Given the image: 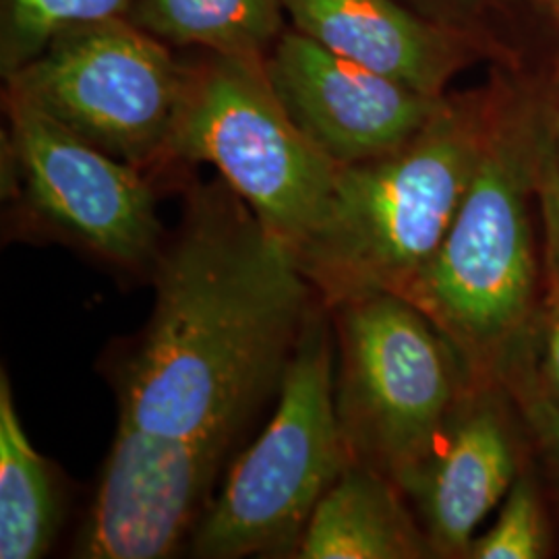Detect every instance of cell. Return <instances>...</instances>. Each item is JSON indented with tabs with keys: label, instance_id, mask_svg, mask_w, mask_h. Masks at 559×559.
<instances>
[{
	"label": "cell",
	"instance_id": "obj_1",
	"mask_svg": "<svg viewBox=\"0 0 559 559\" xmlns=\"http://www.w3.org/2000/svg\"><path fill=\"white\" fill-rule=\"evenodd\" d=\"M150 278L152 316L115 373L119 420L230 450L280 390L321 299L222 177L187 187Z\"/></svg>",
	"mask_w": 559,
	"mask_h": 559
},
{
	"label": "cell",
	"instance_id": "obj_2",
	"mask_svg": "<svg viewBox=\"0 0 559 559\" xmlns=\"http://www.w3.org/2000/svg\"><path fill=\"white\" fill-rule=\"evenodd\" d=\"M485 140L475 110L443 102L396 150L340 166L325 218L295 253L325 307L408 293L456 218Z\"/></svg>",
	"mask_w": 559,
	"mask_h": 559
},
{
	"label": "cell",
	"instance_id": "obj_3",
	"mask_svg": "<svg viewBox=\"0 0 559 559\" xmlns=\"http://www.w3.org/2000/svg\"><path fill=\"white\" fill-rule=\"evenodd\" d=\"M334 336L320 300L280 383L274 417L230 466L189 540L195 558H295L318 501L353 462L334 399Z\"/></svg>",
	"mask_w": 559,
	"mask_h": 559
},
{
	"label": "cell",
	"instance_id": "obj_4",
	"mask_svg": "<svg viewBox=\"0 0 559 559\" xmlns=\"http://www.w3.org/2000/svg\"><path fill=\"white\" fill-rule=\"evenodd\" d=\"M195 164H212L293 258L325 218L340 170L288 117L265 59L207 50L185 60L164 173Z\"/></svg>",
	"mask_w": 559,
	"mask_h": 559
},
{
	"label": "cell",
	"instance_id": "obj_5",
	"mask_svg": "<svg viewBox=\"0 0 559 559\" xmlns=\"http://www.w3.org/2000/svg\"><path fill=\"white\" fill-rule=\"evenodd\" d=\"M334 399L353 462L402 485L460 402L459 353L417 305L376 293L328 307Z\"/></svg>",
	"mask_w": 559,
	"mask_h": 559
},
{
	"label": "cell",
	"instance_id": "obj_6",
	"mask_svg": "<svg viewBox=\"0 0 559 559\" xmlns=\"http://www.w3.org/2000/svg\"><path fill=\"white\" fill-rule=\"evenodd\" d=\"M526 143L489 133L445 239L404 299L440 328L460 357L479 362L512 338L537 286Z\"/></svg>",
	"mask_w": 559,
	"mask_h": 559
},
{
	"label": "cell",
	"instance_id": "obj_7",
	"mask_svg": "<svg viewBox=\"0 0 559 559\" xmlns=\"http://www.w3.org/2000/svg\"><path fill=\"white\" fill-rule=\"evenodd\" d=\"M4 195L23 233L59 240L131 274L152 276L166 235L156 179L81 140L34 104L2 90Z\"/></svg>",
	"mask_w": 559,
	"mask_h": 559
},
{
	"label": "cell",
	"instance_id": "obj_8",
	"mask_svg": "<svg viewBox=\"0 0 559 559\" xmlns=\"http://www.w3.org/2000/svg\"><path fill=\"white\" fill-rule=\"evenodd\" d=\"M182 87L185 60L127 17L62 29L4 80V92L154 179L164 175Z\"/></svg>",
	"mask_w": 559,
	"mask_h": 559
},
{
	"label": "cell",
	"instance_id": "obj_9",
	"mask_svg": "<svg viewBox=\"0 0 559 559\" xmlns=\"http://www.w3.org/2000/svg\"><path fill=\"white\" fill-rule=\"evenodd\" d=\"M226 448L162 436L119 420L73 556L173 558L212 498Z\"/></svg>",
	"mask_w": 559,
	"mask_h": 559
},
{
	"label": "cell",
	"instance_id": "obj_10",
	"mask_svg": "<svg viewBox=\"0 0 559 559\" xmlns=\"http://www.w3.org/2000/svg\"><path fill=\"white\" fill-rule=\"evenodd\" d=\"M265 73L302 135L338 166L396 150L445 102L338 57L295 27L265 57Z\"/></svg>",
	"mask_w": 559,
	"mask_h": 559
},
{
	"label": "cell",
	"instance_id": "obj_11",
	"mask_svg": "<svg viewBox=\"0 0 559 559\" xmlns=\"http://www.w3.org/2000/svg\"><path fill=\"white\" fill-rule=\"evenodd\" d=\"M514 477L510 438L491 408L459 404L431 450L402 480L419 506L427 539L438 554H464Z\"/></svg>",
	"mask_w": 559,
	"mask_h": 559
},
{
	"label": "cell",
	"instance_id": "obj_12",
	"mask_svg": "<svg viewBox=\"0 0 559 559\" xmlns=\"http://www.w3.org/2000/svg\"><path fill=\"white\" fill-rule=\"evenodd\" d=\"M290 27L344 59L441 96L456 67V48L443 29L399 0H282Z\"/></svg>",
	"mask_w": 559,
	"mask_h": 559
},
{
	"label": "cell",
	"instance_id": "obj_13",
	"mask_svg": "<svg viewBox=\"0 0 559 559\" xmlns=\"http://www.w3.org/2000/svg\"><path fill=\"white\" fill-rule=\"evenodd\" d=\"M399 485L350 462L318 501L300 537V559H413L433 551L404 510Z\"/></svg>",
	"mask_w": 559,
	"mask_h": 559
},
{
	"label": "cell",
	"instance_id": "obj_14",
	"mask_svg": "<svg viewBox=\"0 0 559 559\" xmlns=\"http://www.w3.org/2000/svg\"><path fill=\"white\" fill-rule=\"evenodd\" d=\"M57 471L27 438L7 371H0V558L40 559L60 524Z\"/></svg>",
	"mask_w": 559,
	"mask_h": 559
},
{
	"label": "cell",
	"instance_id": "obj_15",
	"mask_svg": "<svg viewBox=\"0 0 559 559\" xmlns=\"http://www.w3.org/2000/svg\"><path fill=\"white\" fill-rule=\"evenodd\" d=\"M282 0H131L127 20L170 48L265 59L286 27Z\"/></svg>",
	"mask_w": 559,
	"mask_h": 559
},
{
	"label": "cell",
	"instance_id": "obj_16",
	"mask_svg": "<svg viewBox=\"0 0 559 559\" xmlns=\"http://www.w3.org/2000/svg\"><path fill=\"white\" fill-rule=\"evenodd\" d=\"M131 0H0V75L17 73L59 32L92 21L127 17Z\"/></svg>",
	"mask_w": 559,
	"mask_h": 559
},
{
	"label": "cell",
	"instance_id": "obj_17",
	"mask_svg": "<svg viewBox=\"0 0 559 559\" xmlns=\"http://www.w3.org/2000/svg\"><path fill=\"white\" fill-rule=\"evenodd\" d=\"M543 216V342L547 376L559 394V170L554 154L540 166Z\"/></svg>",
	"mask_w": 559,
	"mask_h": 559
},
{
	"label": "cell",
	"instance_id": "obj_18",
	"mask_svg": "<svg viewBox=\"0 0 559 559\" xmlns=\"http://www.w3.org/2000/svg\"><path fill=\"white\" fill-rule=\"evenodd\" d=\"M545 531L539 503L528 483H519L501 510L496 526L468 547L479 559H535L543 556Z\"/></svg>",
	"mask_w": 559,
	"mask_h": 559
},
{
	"label": "cell",
	"instance_id": "obj_19",
	"mask_svg": "<svg viewBox=\"0 0 559 559\" xmlns=\"http://www.w3.org/2000/svg\"><path fill=\"white\" fill-rule=\"evenodd\" d=\"M531 420L543 440L559 456V404L549 399L533 400Z\"/></svg>",
	"mask_w": 559,
	"mask_h": 559
},
{
	"label": "cell",
	"instance_id": "obj_20",
	"mask_svg": "<svg viewBox=\"0 0 559 559\" xmlns=\"http://www.w3.org/2000/svg\"><path fill=\"white\" fill-rule=\"evenodd\" d=\"M554 160L558 164L559 170V122H558V135H556V152H554Z\"/></svg>",
	"mask_w": 559,
	"mask_h": 559
},
{
	"label": "cell",
	"instance_id": "obj_21",
	"mask_svg": "<svg viewBox=\"0 0 559 559\" xmlns=\"http://www.w3.org/2000/svg\"><path fill=\"white\" fill-rule=\"evenodd\" d=\"M556 2H558V4H559V0H556Z\"/></svg>",
	"mask_w": 559,
	"mask_h": 559
},
{
	"label": "cell",
	"instance_id": "obj_22",
	"mask_svg": "<svg viewBox=\"0 0 559 559\" xmlns=\"http://www.w3.org/2000/svg\"><path fill=\"white\" fill-rule=\"evenodd\" d=\"M440 2H441V0H440Z\"/></svg>",
	"mask_w": 559,
	"mask_h": 559
}]
</instances>
